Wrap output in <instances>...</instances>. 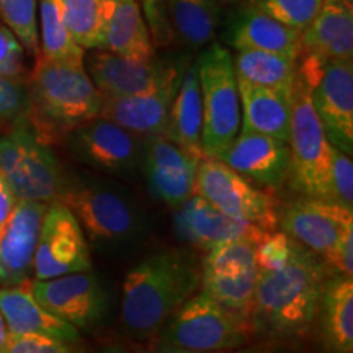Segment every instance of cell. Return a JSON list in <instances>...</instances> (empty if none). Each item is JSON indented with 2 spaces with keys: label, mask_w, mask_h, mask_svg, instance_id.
Segmentation results:
<instances>
[{
  "label": "cell",
  "mask_w": 353,
  "mask_h": 353,
  "mask_svg": "<svg viewBox=\"0 0 353 353\" xmlns=\"http://www.w3.org/2000/svg\"><path fill=\"white\" fill-rule=\"evenodd\" d=\"M249 334L226 309L200 291L176 309L159 335L161 342L187 350L229 352L244 345Z\"/></svg>",
  "instance_id": "obj_10"
},
{
  "label": "cell",
  "mask_w": 353,
  "mask_h": 353,
  "mask_svg": "<svg viewBox=\"0 0 353 353\" xmlns=\"http://www.w3.org/2000/svg\"><path fill=\"white\" fill-rule=\"evenodd\" d=\"M298 244L286 232H267L262 239L255 242L254 254L259 272H273L285 267L296 252Z\"/></svg>",
  "instance_id": "obj_34"
},
{
  "label": "cell",
  "mask_w": 353,
  "mask_h": 353,
  "mask_svg": "<svg viewBox=\"0 0 353 353\" xmlns=\"http://www.w3.org/2000/svg\"><path fill=\"white\" fill-rule=\"evenodd\" d=\"M201 159L185 151L165 134L144 138L141 165L149 193L176 208L195 193L196 167Z\"/></svg>",
  "instance_id": "obj_15"
},
{
  "label": "cell",
  "mask_w": 353,
  "mask_h": 353,
  "mask_svg": "<svg viewBox=\"0 0 353 353\" xmlns=\"http://www.w3.org/2000/svg\"><path fill=\"white\" fill-rule=\"evenodd\" d=\"M232 63L239 81L293 95L298 77V59L275 52L244 50L236 52Z\"/></svg>",
  "instance_id": "obj_29"
},
{
  "label": "cell",
  "mask_w": 353,
  "mask_h": 353,
  "mask_svg": "<svg viewBox=\"0 0 353 353\" xmlns=\"http://www.w3.org/2000/svg\"><path fill=\"white\" fill-rule=\"evenodd\" d=\"M298 64L325 138L334 148L353 154V63L352 59H322L311 54Z\"/></svg>",
  "instance_id": "obj_7"
},
{
  "label": "cell",
  "mask_w": 353,
  "mask_h": 353,
  "mask_svg": "<svg viewBox=\"0 0 353 353\" xmlns=\"http://www.w3.org/2000/svg\"><path fill=\"white\" fill-rule=\"evenodd\" d=\"M30 117V90L25 79L0 76V121L19 123Z\"/></svg>",
  "instance_id": "obj_35"
},
{
  "label": "cell",
  "mask_w": 353,
  "mask_h": 353,
  "mask_svg": "<svg viewBox=\"0 0 353 353\" xmlns=\"http://www.w3.org/2000/svg\"><path fill=\"white\" fill-rule=\"evenodd\" d=\"M218 159L250 182L276 190L288 176L290 145L260 132L239 131Z\"/></svg>",
  "instance_id": "obj_19"
},
{
  "label": "cell",
  "mask_w": 353,
  "mask_h": 353,
  "mask_svg": "<svg viewBox=\"0 0 353 353\" xmlns=\"http://www.w3.org/2000/svg\"><path fill=\"white\" fill-rule=\"evenodd\" d=\"M201 285V267L183 250L152 254L126 273L120 319L136 341L161 334L170 316Z\"/></svg>",
  "instance_id": "obj_2"
},
{
  "label": "cell",
  "mask_w": 353,
  "mask_h": 353,
  "mask_svg": "<svg viewBox=\"0 0 353 353\" xmlns=\"http://www.w3.org/2000/svg\"><path fill=\"white\" fill-rule=\"evenodd\" d=\"M70 134V149L82 164L108 175L130 176L141 165L144 138L97 117Z\"/></svg>",
  "instance_id": "obj_14"
},
{
  "label": "cell",
  "mask_w": 353,
  "mask_h": 353,
  "mask_svg": "<svg viewBox=\"0 0 353 353\" xmlns=\"http://www.w3.org/2000/svg\"><path fill=\"white\" fill-rule=\"evenodd\" d=\"M226 41L236 51H267L291 59H299L301 54V32L275 20L250 0L228 21Z\"/></svg>",
  "instance_id": "obj_20"
},
{
  "label": "cell",
  "mask_w": 353,
  "mask_h": 353,
  "mask_svg": "<svg viewBox=\"0 0 353 353\" xmlns=\"http://www.w3.org/2000/svg\"><path fill=\"white\" fill-rule=\"evenodd\" d=\"M325 280V262L298 244L285 267L257 273L250 330L272 341L301 337L314 324Z\"/></svg>",
  "instance_id": "obj_1"
},
{
  "label": "cell",
  "mask_w": 353,
  "mask_h": 353,
  "mask_svg": "<svg viewBox=\"0 0 353 353\" xmlns=\"http://www.w3.org/2000/svg\"><path fill=\"white\" fill-rule=\"evenodd\" d=\"M8 337V330H7V325L6 322H3V317L0 314V348H2L3 343H6Z\"/></svg>",
  "instance_id": "obj_44"
},
{
  "label": "cell",
  "mask_w": 353,
  "mask_h": 353,
  "mask_svg": "<svg viewBox=\"0 0 353 353\" xmlns=\"http://www.w3.org/2000/svg\"><path fill=\"white\" fill-rule=\"evenodd\" d=\"M290 187L304 196L329 200L330 149L332 144L312 107L304 82L296 77L291 97L290 125ZM330 201V200H329Z\"/></svg>",
  "instance_id": "obj_8"
},
{
  "label": "cell",
  "mask_w": 353,
  "mask_h": 353,
  "mask_svg": "<svg viewBox=\"0 0 353 353\" xmlns=\"http://www.w3.org/2000/svg\"><path fill=\"white\" fill-rule=\"evenodd\" d=\"M174 229L180 241L201 250L234 239L257 242L267 234L252 224L231 218L195 193L175 208Z\"/></svg>",
  "instance_id": "obj_17"
},
{
  "label": "cell",
  "mask_w": 353,
  "mask_h": 353,
  "mask_svg": "<svg viewBox=\"0 0 353 353\" xmlns=\"http://www.w3.org/2000/svg\"><path fill=\"white\" fill-rule=\"evenodd\" d=\"M195 195L216 206L234 219L272 232L280 223L275 198L254 187L250 180L237 174L216 157H203L198 162Z\"/></svg>",
  "instance_id": "obj_9"
},
{
  "label": "cell",
  "mask_w": 353,
  "mask_h": 353,
  "mask_svg": "<svg viewBox=\"0 0 353 353\" xmlns=\"http://www.w3.org/2000/svg\"><path fill=\"white\" fill-rule=\"evenodd\" d=\"M329 200L337 205L353 210V162L352 156L330 149V176H329Z\"/></svg>",
  "instance_id": "obj_36"
},
{
  "label": "cell",
  "mask_w": 353,
  "mask_h": 353,
  "mask_svg": "<svg viewBox=\"0 0 353 353\" xmlns=\"http://www.w3.org/2000/svg\"><path fill=\"white\" fill-rule=\"evenodd\" d=\"M46 203L19 200L0 237V285L15 286L32 280L34 254Z\"/></svg>",
  "instance_id": "obj_18"
},
{
  "label": "cell",
  "mask_w": 353,
  "mask_h": 353,
  "mask_svg": "<svg viewBox=\"0 0 353 353\" xmlns=\"http://www.w3.org/2000/svg\"><path fill=\"white\" fill-rule=\"evenodd\" d=\"M0 353H74L72 343L41 334H8Z\"/></svg>",
  "instance_id": "obj_37"
},
{
  "label": "cell",
  "mask_w": 353,
  "mask_h": 353,
  "mask_svg": "<svg viewBox=\"0 0 353 353\" xmlns=\"http://www.w3.org/2000/svg\"><path fill=\"white\" fill-rule=\"evenodd\" d=\"M83 68L101 95L132 97L148 94L183 74L180 61H136L105 50L85 52Z\"/></svg>",
  "instance_id": "obj_13"
},
{
  "label": "cell",
  "mask_w": 353,
  "mask_h": 353,
  "mask_svg": "<svg viewBox=\"0 0 353 353\" xmlns=\"http://www.w3.org/2000/svg\"><path fill=\"white\" fill-rule=\"evenodd\" d=\"M88 353H131L130 350H126L125 347H121V345H103V347H99V348H95V350H92V352H88Z\"/></svg>",
  "instance_id": "obj_43"
},
{
  "label": "cell",
  "mask_w": 353,
  "mask_h": 353,
  "mask_svg": "<svg viewBox=\"0 0 353 353\" xmlns=\"http://www.w3.org/2000/svg\"><path fill=\"white\" fill-rule=\"evenodd\" d=\"M324 262L334 267L341 275L353 276V224L343 229L337 244Z\"/></svg>",
  "instance_id": "obj_39"
},
{
  "label": "cell",
  "mask_w": 353,
  "mask_h": 353,
  "mask_svg": "<svg viewBox=\"0 0 353 353\" xmlns=\"http://www.w3.org/2000/svg\"><path fill=\"white\" fill-rule=\"evenodd\" d=\"M221 7L223 6H239V3H244L247 0H216Z\"/></svg>",
  "instance_id": "obj_46"
},
{
  "label": "cell",
  "mask_w": 353,
  "mask_h": 353,
  "mask_svg": "<svg viewBox=\"0 0 353 353\" xmlns=\"http://www.w3.org/2000/svg\"><path fill=\"white\" fill-rule=\"evenodd\" d=\"M0 174L17 200L46 205L59 201L69 182L50 145L38 138L28 120L13 123L12 130L0 136Z\"/></svg>",
  "instance_id": "obj_5"
},
{
  "label": "cell",
  "mask_w": 353,
  "mask_h": 353,
  "mask_svg": "<svg viewBox=\"0 0 353 353\" xmlns=\"http://www.w3.org/2000/svg\"><path fill=\"white\" fill-rule=\"evenodd\" d=\"M170 33L190 48H205L214 41L221 25L216 0H162Z\"/></svg>",
  "instance_id": "obj_28"
},
{
  "label": "cell",
  "mask_w": 353,
  "mask_h": 353,
  "mask_svg": "<svg viewBox=\"0 0 353 353\" xmlns=\"http://www.w3.org/2000/svg\"><path fill=\"white\" fill-rule=\"evenodd\" d=\"M301 54L353 59L352 0H322L316 17L301 32Z\"/></svg>",
  "instance_id": "obj_22"
},
{
  "label": "cell",
  "mask_w": 353,
  "mask_h": 353,
  "mask_svg": "<svg viewBox=\"0 0 353 353\" xmlns=\"http://www.w3.org/2000/svg\"><path fill=\"white\" fill-rule=\"evenodd\" d=\"M32 291L48 312L77 330L94 329L107 316V291L92 270L33 280Z\"/></svg>",
  "instance_id": "obj_12"
},
{
  "label": "cell",
  "mask_w": 353,
  "mask_h": 353,
  "mask_svg": "<svg viewBox=\"0 0 353 353\" xmlns=\"http://www.w3.org/2000/svg\"><path fill=\"white\" fill-rule=\"evenodd\" d=\"M138 2L144 12L152 41L156 44H165L167 39L170 38V30L165 20L162 0H138Z\"/></svg>",
  "instance_id": "obj_40"
},
{
  "label": "cell",
  "mask_w": 353,
  "mask_h": 353,
  "mask_svg": "<svg viewBox=\"0 0 353 353\" xmlns=\"http://www.w3.org/2000/svg\"><path fill=\"white\" fill-rule=\"evenodd\" d=\"M182 76L165 85L132 97H101L100 118L117 123L141 138L165 134L172 101Z\"/></svg>",
  "instance_id": "obj_21"
},
{
  "label": "cell",
  "mask_w": 353,
  "mask_h": 353,
  "mask_svg": "<svg viewBox=\"0 0 353 353\" xmlns=\"http://www.w3.org/2000/svg\"><path fill=\"white\" fill-rule=\"evenodd\" d=\"M353 224V210L329 200L304 196L280 213L278 226L306 249L327 259L343 229Z\"/></svg>",
  "instance_id": "obj_16"
},
{
  "label": "cell",
  "mask_w": 353,
  "mask_h": 353,
  "mask_svg": "<svg viewBox=\"0 0 353 353\" xmlns=\"http://www.w3.org/2000/svg\"><path fill=\"white\" fill-rule=\"evenodd\" d=\"M196 65L200 83L205 157L218 159L241 131V99L232 54L219 43L208 44Z\"/></svg>",
  "instance_id": "obj_6"
},
{
  "label": "cell",
  "mask_w": 353,
  "mask_h": 353,
  "mask_svg": "<svg viewBox=\"0 0 353 353\" xmlns=\"http://www.w3.org/2000/svg\"><path fill=\"white\" fill-rule=\"evenodd\" d=\"M0 76L23 79L25 50L6 25H0Z\"/></svg>",
  "instance_id": "obj_38"
},
{
  "label": "cell",
  "mask_w": 353,
  "mask_h": 353,
  "mask_svg": "<svg viewBox=\"0 0 353 353\" xmlns=\"http://www.w3.org/2000/svg\"><path fill=\"white\" fill-rule=\"evenodd\" d=\"M88 270H92V259L77 218L64 203H50L34 254V280Z\"/></svg>",
  "instance_id": "obj_11"
},
{
  "label": "cell",
  "mask_w": 353,
  "mask_h": 353,
  "mask_svg": "<svg viewBox=\"0 0 353 353\" xmlns=\"http://www.w3.org/2000/svg\"><path fill=\"white\" fill-rule=\"evenodd\" d=\"M32 281L26 280L20 285L0 288V314L8 334H41L76 343L79 330L68 322L57 319L37 301L32 291Z\"/></svg>",
  "instance_id": "obj_23"
},
{
  "label": "cell",
  "mask_w": 353,
  "mask_h": 353,
  "mask_svg": "<svg viewBox=\"0 0 353 353\" xmlns=\"http://www.w3.org/2000/svg\"><path fill=\"white\" fill-rule=\"evenodd\" d=\"M0 17L23 50L38 57V0H0Z\"/></svg>",
  "instance_id": "obj_32"
},
{
  "label": "cell",
  "mask_w": 353,
  "mask_h": 353,
  "mask_svg": "<svg viewBox=\"0 0 353 353\" xmlns=\"http://www.w3.org/2000/svg\"><path fill=\"white\" fill-rule=\"evenodd\" d=\"M61 203L76 216L83 234L103 254H123L143 241L145 218L136 198L101 176H83L65 187Z\"/></svg>",
  "instance_id": "obj_4"
},
{
  "label": "cell",
  "mask_w": 353,
  "mask_h": 353,
  "mask_svg": "<svg viewBox=\"0 0 353 353\" xmlns=\"http://www.w3.org/2000/svg\"><path fill=\"white\" fill-rule=\"evenodd\" d=\"M241 99V131H254L288 143L291 97L275 88L254 85L237 79Z\"/></svg>",
  "instance_id": "obj_25"
},
{
  "label": "cell",
  "mask_w": 353,
  "mask_h": 353,
  "mask_svg": "<svg viewBox=\"0 0 353 353\" xmlns=\"http://www.w3.org/2000/svg\"><path fill=\"white\" fill-rule=\"evenodd\" d=\"M113 0H59L64 23L85 51L101 50Z\"/></svg>",
  "instance_id": "obj_31"
},
{
  "label": "cell",
  "mask_w": 353,
  "mask_h": 353,
  "mask_svg": "<svg viewBox=\"0 0 353 353\" xmlns=\"http://www.w3.org/2000/svg\"><path fill=\"white\" fill-rule=\"evenodd\" d=\"M325 353L353 352V280L335 275L325 280L317 316Z\"/></svg>",
  "instance_id": "obj_24"
},
{
  "label": "cell",
  "mask_w": 353,
  "mask_h": 353,
  "mask_svg": "<svg viewBox=\"0 0 353 353\" xmlns=\"http://www.w3.org/2000/svg\"><path fill=\"white\" fill-rule=\"evenodd\" d=\"M39 56L52 63L83 68L85 50L79 46L64 23L59 0H38Z\"/></svg>",
  "instance_id": "obj_30"
},
{
  "label": "cell",
  "mask_w": 353,
  "mask_h": 353,
  "mask_svg": "<svg viewBox=\"0 0 353 353\" xmlns=\"http://www.w3.org/2000/svg\"><path fill=\"white\" fill-rule=\"evenodd\" d=\"M26 83L30 90L28 121L44 143L68 134L100 114L103 95L85 68L52 63L38 56Z\"/></svg>",
  "instance_id": "obj_3"
},
{
  "label": "cell",
  "mask_w": 353,
  "mask_h": 353,
  "mask_svg": "<svg viewBox=\"0 0 353 353\" xmlns=\"http://www.w3.org/2000/svg\"><path fill=\"white\" fill-rule=\"evenodd\" d=\"M151 353H229L226 350L221 352H196V350H187V348H179L174 345H169V343L159 342V345L154 348Z\"/></svg>",
  "instance_id": "obj_42"
},
{
  "label": "cell",
  "mask_w": 353,
  "mask_h": 353,
  "mask_svg": "<svg viewBox=\"0 0 353 353\" xmlns=\"http://www.w3.org/2000/svg\"><path fill=\"white\" fill-rule=\"evenodd\" d=\"M241 353H281V352L272 350V348H249V350H244Z\"/></svg>",
  "instance_id": "obj_45"
},
{
  "label": "cell",
  "mask_w": 353,
  "mask_h": 353,
  "mask_svg": "<svg viewBox=\"0 0 353 353\" xmlns=\"http://www.w3.org/2000/svg\"><path fill=\"white\" fill-rule=\"evenodd\" d=\"M203 108L195 63L185 65L179 90L172 101L165 136L198 159L205 157L201 143Z\"/></svg>",
  "instance_id": "obj_27"
},
{
  "label": "cell",
  "mask_w": 353,
  "mask_h": 353,
  "mask_svg": "<svg viewBox=\"0 0 353 353\" xmlns=\"http://www.w3.org/2000/svg\"><path fill=\"white\" fill-rule=\"evenodd\" d=\"M17 201L19 200H17L15 193L12 192L10 185L7 183L6 176L0 174V237H2L8 221L12 218Z\"/></svg>",
  "instance_id": "obj_41"
},
{
  "label": "cell",
  "mask_w": 353,
  "mask_h": 353,
  "mask_svg": "<svg viewBox=\"0 0 353 353\" xmlns=\"http://www.w3.org/2000/svg\"><path fill=\"white\" fill-rule=\"evenodd\" d=\"M101 50L128 59H152L154 41L138 0H113Z\"/></svg>",
  "instance_id": "obj_26"
},
{
  "label": "cell",
  "mask_w": 353,
  "mask_h": 353,
  "mask_svg": "<svg viewBox=\"0 0 353 353\" xmlns=\"http://www.w3.org/2000/svg\"><path fill=\"white\" fill-rule=\"evenodd\" d=\"M250 2L283 25L303 32L316 17L322 0H250Z\"/></svg>",
  "instance_id": "obj_33"
}]
</instances>
